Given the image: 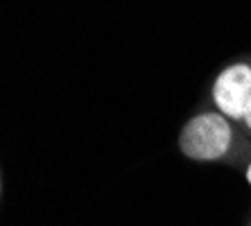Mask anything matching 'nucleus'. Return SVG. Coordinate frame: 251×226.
<instances>
[{
    "mask_svg": "<svg viewBox=\"0 0 251 226\" xmlns=\"http://www.w3.org/2000/svg\"><path fill=\"white\" fill-rule=\"evenodd\" d=\"M233 143L231 120L220 111H204L183 125L179 133V150L190 161H217L226 156Z\"/></svg>",
    "mask_w": 251,
    "mask_h": 226,
    "instance_id": "obj_1",
    "label": "nucleus"
},
{
    "mask_svg": "<svg viewBox=\"0 0 251 226\" xmlns=\"http://www.w3.org/2000/svg\"><path fill=\"white\" fill-rule=\"evenodd\" d=\"M247 125V129L251 131V102H249V109H247V113H245V120H242Z\"/></svg>",
    "mask_w": 251,
    "mask_h": 226,
    "instance_id": "obj_3",
    "label": "nucleus"
},
{
    "mask_svg": "<svg viewBox=\"0 0 251 226\" xmlns=\"http://www.w3.org/2000/svg\"><path fill=\"white\" fill-rule=\"evenodd\" d=\"M245 176H247V181H249V186H251V165L247 168V172H245Z\"/></svg>",
    "mask_w": 251,
    "mask_h": 226,
    "instance_id": "obj_4",
    "label": "nucleus"
},
{
    "mask_svg": "<svg viewBox=\"0 0 251 226\" xmlns=\"http://www.w3.org/2000/svg\"><path fill=\"white\" fill-rule=\"evenodd\" d=\"M213 102L228 120H245L251 102V66L245 61L228 64L213 81Z\"/></svg>",
    "mask_w": 251,
    "mask_h": 226,
    "instance_id": "obj_2",
    "label": "nucleus"
}]
</instances>
